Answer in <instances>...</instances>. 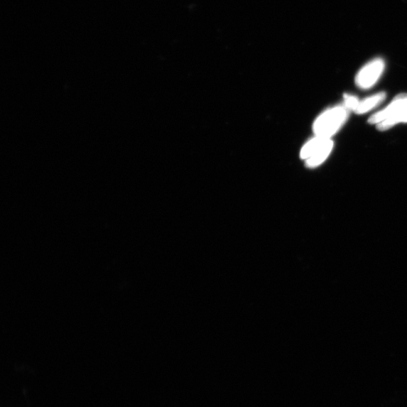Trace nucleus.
<instances>
[{"instance_id":"f257e3e1","label":"nucleus","mask_w":407,"mask_h":407,"mask_svg":"<svg viewBox=\"0 0 407 407\" xmlns=\"http://www.w3.org/2000/svg\"><path fill=\"white\" fill-rule=\"evenodd\" d=\"M350 110L339 105L325 111L315 120L313 130L318 137L329 139L335 135L349 118Z\"/></svg>"},{"instance_id":"f03ea898","label":"nucleus","mask_w":407,"mask_h":407,"mask_svg":"<svg viewBox=\"0 0 407 407\" xmlns=\"http://www.w3.org/2000/svg\"><path fill=\"white\" fill-rule=\"evenodd\" d=\"M384 70V60L376 58L371 60L357 74L355 79L357 85L362 89H371L379 80Z\"/></svg>"},{"instance_id":"7ed1b4c3","label":"nucleus","mask_w":407,"mask_h":407,"mask_svg":"<svg viewBox=\"0 0 407 407\" xmlns=\"http://www.w3.org/2000/svg\"><path fill=\"white\" fill-rule=\"evenodd\" d=\"M407 107V94H400L392 101V102L384 110L375 114L369 119L368 122L369 124H379L382 121H384L390 117L396 116L401 111Z\"/></svg>"},{"instance_id":"20e7f679","label":"nucleus","mask_w":407,"mask_h":407,"mask_svg":"<svg viewBox=\"0 0 407 407\" xmlns=\"http://www.w3.org/2000/svg\"><path fill=\"white\" fill-rule=\"evenodd\" d=\"M332 146L334 142L329 139L312 157L306 160V166L313 168L322 164L331 153Z\"/></svg>"},{"instance_id":"39448f33","label":"nucleus","mask_w":407,"mask_h":407,"mask_svg":"<svg viewBox=\"0 0 407 407\" xmlns=\"http://www.w3.org/2000/svg\"><path fill=\"white\" fill-rule=\"evenodd\" d=\"M386 97V94L385 92H380L367 97L366 99L360 102L359 105L355 109L354 113L357 114H366L384 102Z\"/></svg>"},{"instance_id":"423d86ee","label":"nucleus","mask_w":407,"mask_h":407,"mask_svg":"<svg viewBox=\"0 0 407 407\" xmlns=\"http://www.w3.org/2000/svg\"><path fill=\"white\" fill-rule=\"evenodd\" d=\"M329 139L316 137L308 141L303 148L300 152V157L303 159H308L322 147Z\"/></svg>"},{"instance_id":"0eeeda50","label":"nucleus","mask_w":407,"mask_h":407,"mask_svg":"<svg viewBox=\"0 0 407 407\" xmlns=\"http://www.w3.org/2000/svg\"><path fill=\"white\" fill-rule=\"evenodd\" d=\"M401 122H407V107L403 109L401 112L396 116L379 123V124H377V129L381 131H387Z\"/></svg>"},{"instance_id":"6e6552de","label":"nucleus","mask_w":407,"mask_h":407,"mask_svg":"<svg viewBox=\"0 0 407 407\" xmlns=\"http://www.w3.org/2000/svg\"><path fill=\"white\" fill-rule=\"evenodd\" d=\"M344 106L350 111H354V112L360 103L359 98L351 94H344Z\"/></svg>"}]
</instances>
